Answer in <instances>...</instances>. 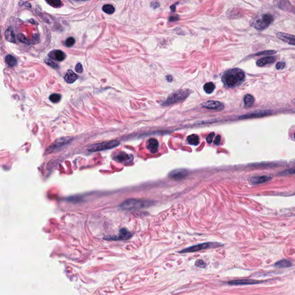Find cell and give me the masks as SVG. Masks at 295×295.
<instances>
[{
    "instance_id": "cell-1",
    "label": "cell",
    "mask_w": 295,
    "mask_h": 295,
    "mask_svg": "<svg viewBox=\"0 0 295 295\" xmlns=\"http://www.w3.org/2000/svg\"><path fill=\"white\" fill-rule=\"evenodd\" d=\"M245 74L239 68H233L225 71L221 76V80L228 88H233L238 86L244 81Z\"/></svg>"
},
{
    "instance_id": "cell-2",
    "label": "cell",
    "mask_w": 295,
    "mask_h": 295,
    "mask_svg": "<svg viewBox=\"0 0 295 295\" xmlns=\"http://www.w3.org/2000/svg\"><path fill=\"white\" fill-rule=\"evenodd\" d=\"M154 203L155 201L152 200L129 199L122 203L120 205V208L124 210H136L151 206Z\"/></svg>"
},
{
    "instance_id": "cell-3",
    "label": "cell",
    "mask_w": 295,
    "mask_h": 295,
    "mask_svg": "<svg viewBox=\"0 0 295 295\" xmlns=\"http://www.w3.org/2000/svg\"><path fill=\"white\" fill-rule=\"evenodd\" d=\"M222 246H223V244L218 243V242H206V243L198 244L197 245L186 248L179 251V252L183 253V254L188 253V252H197V251L202 250L207 248H212L220 247Z\"/></svg>"
},
{
    "instance_id": "cell-4",
    "label": "cell",
    "mask_w": 295,
    "mask_h": 295,
    "mask_svg": "<svg viewBox=\"0 0 295 295\" xmlns=\"http://www.w3.org/2000/svg\"><path fill=\"white\" fill-rule=\"evenodd\" d=\"M119 144V142L118 141H105L103 142L91 145L87 148V149L89 152L101 151L114 148L118 146Z\"/></svg>"
},
{
    "instance_id": "cell-5",
    "label": "cell",
    "mask_w": 295,
    "mask_h": 295,
    "mask_svg": "<svg viewBox=\"0 0 295 295\" xmlns=\"http://www.w3.org/2000/svg\"><path fill=\"white\" fill-rule=\"evenodd\" d=\"M273 16L270 14H263L258 17L253 23L252 26L258 30H265L273 22Z\"/></svg>"
},
{
    "instance_id": "cell-6",
    "label": "cell",
    "mask_w": 295,
    "mask_h": 295,
    "mask_svg": "<svg viewBox=\"0 0 295 295\" xmlns=\"http://www.w3.org/2000/svg\"><path fill=\"white\" fill-rule=\"evenodd\" d=\"M188 94L189 93H188V90L176 92L172 94L169 98H168V99L162 103V105H170L177 102L181 101L187 98Z\"/></svg>"
},
{
    "instance_id": "cell-7",
    "label": "cell",
    "mask_w": 295,
    "mask_h": 295,
    "mask_svg": "<svg viewBox=\"0 0 295 295\" xmlns=\"http://www.w3.org/2000/svg\"><path fill=\"white\" fill-rule=\"evenodd\" d=\"M132 236V233L130 232L127 229L123 228L119 230V234L117 236H112L106 239L111 240H124L129 239L130 238H131Z\"/></svg>"
},
{
    "instance_id": "cell-8",
    "label": "cell",
    "mask_w": 295,
    "mask_h": 295,
    "mask_svg": "<svg viewBox=\"0 0 295 295\" xmlns=\"http://www.w3.org/2000/svg\"><path fill=\"white\" fill-rule=\"evenodd\" d=\"M202 106L208 109L216 110H221L224 109V104H222L221 103L218 101H213V100L208 101L207 102L203 103Z\"/></svg>"
},
{
    "instance_id": "cell-9",
    "label": "cell",
    "mask_w": 295,
    "mask_h": 295,
    "mask_svg": "<svg viewBox=\"0 0 295 295\" xmlns=\"http://www.w3.org/2000/svg\"><path fill=\"white\" fill-rule=\"evenodd\" d=\"M188 174V172L187 170L184 169H179V170H173L171 172H170V178L173 179L175 180H181L186 177Z\"/></svg>"
},
{
    "instance_id": "cell-10",
    "label": "cell",
    "mask_w": 295,
    "mask_h": 295,
    "mask_svg": "<svg viewBox=\"0 0 295 295\" xmlns=\"http://www.w3.org/2000/svg\"><path fill=\"white\" fill-rule=\"evenodd\" d=\"M276 35L280 39H281V41H284V42L295 46V36L294 35L280 32H277L276 33Z\"/></svg>"
},
{
    "instance_id": "cell-11",
    "label": "cell",
    "mask_w": 295,
    "mask_h": 295,
    "mask_svg": "<svg viewBox=\"0 0 295 295\" xmlns=\"http://www.w3.org/2000/svg\"><path fill=\"white\" fill-rule=\"evenodd\" d=\"M272 177L271 176L269 175H263V176H257V177H253L250 179V182L251 184H262L263 183H265L268 181H270Z\"/></svg>"
},
{
    "instance_id": "cell-12",
    "label": "cell",
    "mask_w": 295,
    "mask_h": 295,
    "mask_svg": "<svg viewBox=\"0 0 295 295\" xmlns=\"http://www.w3.org/2000/svg\"><path fill=\"white\" fill-rule=\"evenodd\" d=\"M261 282L259 281L243 279V280H239L231 281L228 282V284L231 285H245L259 284Z\"/></svg>"
},
{
    "instance_id": "cell-13",
    "label": "cell",
    "mask_w": 295,
    "mask_h": 295,
    "mask_svg": "<svg viewBox=\"0 0 295 295\" xmlns=\"http://www.w3.org/2000/svg\"><path fill=\"white\" fill-rule=\"evenodd\" d=\"M159 147V144L158 141L155 138H150L148 142V149L152 153H156Z\"/></svg>"
},
{
    "instance_id": "cell-14",
    "label": "cell",
    "mask_w": 295,
    "mask_h": 295,
    "mask_svg": "<svg viewBox=\"0 0 295 295\" xmlns=\"http://www.w3.org/2000/svg\"><path fill=\"white\" fill-rule=\"evenodd\" d=\"M114 160L118 162H129L133 160V157L124 152H120L115 156Z\"/></svg>"
},
{
    "instance_id": "cell-15",
    "label": "cell",
    "mask_w": 295,
    "mask_h": 295,
    "mask_svg": "<svg viewBox=\"0 0 295 295\" xmlns=\"http://www.w3.org/2000/svg\"><path fill=\"white\" fill-rule=\"evenodd\" d=\"M270 114H271V112L269 111H265L251 113L250 114L242 115V116H240L239 118L240 119H247V118H259V117H262L268 115Z\"/></svg>"
},
{
    "instance_id": "cell-16",
    "label": "cell",
    "mask_w": 295,
    "mask_h": 295,
    "mask_svg": "<svg viewBox=\"0 0 295 295\" xmlns=\"http://www.w3.org/2000/svg\"><path fill=\"white\" fill-rule=\"evenodd\" d=\"M70 138L67 137V138H59L58 140H57L54 142V144L52 145V147H50V148H52V149L54 150L56 148H59L61 147H63L70 141Z\"/></svg>"
},
{
    "instance_id": "cell-17",
    "label": "cell",
    "mask_w": 295,
    "mask_h": 295,
    "mask_svg": "<svg viewBox=\"0 0 295 295\" xmlns=\"http://www.w3.org/2000/svg\"><path fill=\"white\" fill-rule=\"evenodd\" d=\"M78 75L74 73L72 70H68L65 75V80L68 83H73L78 79Z\"/></svg>"
},
{
    "instance_id": "cell-18",
    "label": "cell",
    "mask_w": 295,
    "mask_h": 295,
    "mask_svg": "<svg viewBox=\"0 0 295 295\" xmlns=\"http://www.w3.org/2000/svg\"><path fill=\"white\" fill-rule=\"evenodd\" d=\"M275 61V58L273 57H266L259 59L257 62V65L259 67H264L268 64L273 63Z\"/></svg>"
},
{
    "instance_id": "cell-19",
    "label": "cell",
    "mask_w": 295,
    "mask_h": 295,
    "mask_svg": "<svg viewBox=\"0 0 295 295\" xmlns=\"http://www.w3.org/2000/svg\"><path fill=\"white\" fill-rule=\"evenodd\" d=\"M244 106L246 108L250 107L253 106L254 103V98L251 95H246L244 97Z\"/></svg>"
},
{
    "instance_id": "cell-20",
    "label": "cell",
    "mask_w": 295,
    "mask_h": 295,
    "mask_svg": "<svg viewBox=\"0 0 295 295\" xmlns=\"http://www.w3.org/2000/svg\"><path fill=\"white\" fill-rule=\"evenodd\" d=\"M53 52V58L58 61H62L65 58V54L61 50H57Z\"/></svg>"
},
{
    "instance_id": "cell-21",
    "label": "cell",
    "mask_w": 295,
    "mask_h": 295,
    "mask_svg": "<svg viewBox=\"0 0 295 295\" xmlns=\"http://www.w3.org/2000/svg\"><path fill=\"white\" fill-rule=\"evenodd\" d=\"M5 62L9 67H13L18 63L16 58L12 55H8L5 57Z\"/></svg>"
},
{
    "instance_id": "cell-22",
    "label": "cell",
    "mask_w": 295,
    "mask_h": 295,
    "mask_svg": "<svg viewBox=\"0 0 295 295\" xmlns=\"http://www.w3.org/2000/svg\"><path fill=\"white\" fill-rule=\"evenodd\" d=\"M274 266L277 268H289L291 266L292 262L287 259H283V260H281L280 261L276 262Z\"/></svg>"
},
{
    "instance_id": "cell-23",
    "label": "cell",
    "mask_w": 295,
    "mask_h": 295,
    "mask_svg": "<svg viewBox=\"0 0 295 295\" xmlns=\"http://www.w3.org/2000/svg\"><path fill=\"white\" fill-rule=\"evenodd\" d=\"M188 141L189 144L192 145H197L199 143V138L198 136L196 134H192L188 137Z\"/></svg>"
},
{
    "instance_id": "cell-24",
    "label": "cell",
    "mask_w": 295,
    "mask_h": 295,
    "mask_svg": "<svg viewBox=\"0 0 295 295\" xmlns=\"http://www.w3.org/2000/svg\"><path fill=\"white\" fill-rule=\"evenodd\" d=\"M5 37L6 38L7 40L11 42H15V37L14 32H13L12 30L11 29H8L5 32Z\"/></svg>"
},
{
    "instance_id": "cell-25",
    "label": "cell",
    "mask_w": 295,
    "mask_h": 295,
    "mask_svg": "<svg viewBox=\"0 0 295 295\" xmlns=\"http://www.w3.org/2000/svg\"><path fill=\"white\" fill-rule=\"evenodd\" d=\"M215 85L213 82H208L203 86V89L206 93L210 94L214 91Z\"/></svg>"
},
{
    "instance_id": "cell-26",
    "label": "cell",
    "mask_w": 295,
    "mask_h": 295,
    "mask_svg": "<svg viewBox=\"0 0 295 295\" xmlns=\"http://www.w3.org/2000/svg\"><path fill=\"white\" fill-rule=\"evenodd\" d=\"M102 9L105 13H106L108 15H111V14H112L114 12H115V8L112 5H110V4H106V5H104L103 8H102Z\"/></svg>"
},
{
    "instance_id": "cell-27",
    "label": "cell",
    "mask_w": 295,
    "mask_h": 295,
    "mask_svg": "<svg viewBox=\"0 0 295 295\" xmlns=\"http://www.w3.org/2000/svg\"><path fill=\"white\" fill-rule=\"evenodd\" d=\"M61 95L58 94V93H53L49 97V99L50 100V101L52 103H58L60 101V100H61Z\"/></svg>"
},
{
    "instance_id": "cell-28",
    "label": "cell",
    "mask_w": 295,
    "mask_h": 295,
    "mask_svg": "<svg viewBox=\"0 0 295 295\" xmlns=\"http://www.w3.org/2000/svg\"><path fill=\"white\" fill-rule=\"evenodd\" d=\"M47 2L50 5L54 7H58L61 5V0H47Z\"/></svg>"
},
{
    "instance_id": "cell-29",
    "label": "cell",
    "mask_w": 295,
    "mask_h": 295,
    "mask_svg": "<svg viewBox=\"0 0 295 295\" xmlns=\"http://www.w3.org/2000/svg\"><path fill=\"white\" fill-rule=\"evenodd\" d=\"M75 43V39L72 37H70L68 38L65 42V45L67 47H72Z\"/></svg>"
},
{
    "instance_id": "cell-30",
    "label": "cell",
    "mask_w": 295,
    "mask_h": 295,
    "mask_svg": "<svg viewBox=\"0 0 295 295\" xmlns=\"http://www.w3.org/2000/svg\"><path fill=\"white\" fill-rule=\"evenodd\" d=\"M195 265H196V266H197V267H198V268H205V266H206V263L203 262L202 260H201V259H198V260H197L196 261Z\"/></svg>"
},
{
    "instance_id": "cell-31",
    "label": "cell",
    "mask_w": 295,
    "mask_h": 295,
    "mask_svg": "<svg viewBox=\"0 0 295 295\" xmlns=\"http://www.w3.org/2000/svg\"><path fill=\"white\" fill-rule=\"evenodd\" d=\"M275 53H276V51H274V50H268V51H264V52H258L257 54H256V55H272V54H275Z\"/></svg>"
},
{
    "instance_id": "cell-32",
    "label": "cell",
    "mask_w": 295,
    "mask_h": 295,
    "mask_svg": "<svg viewBox=\"0 0 295 295\" xmlns=\"http://www.w3.org/2000/svg\"><path fill=\"white\" fill-rule=\"evenodd\" d=\"M214 135H215V133L214 132H212L210 133L208 136L207 137V142L209 143V144H210L213 141V138H214Z\"/></svg>"
},
{
    "instance_id": "cell-33",
    "label": "cell",
    "mask_w": 295,
    "mask_h": 295,
    "mask_svg": "<svg viewBox=\"0 0 295 295\" xmlns=\"http://www.w3.org/2000/svg\"><path fill=\"white\" fill-rule=\"evenodd\" d=\"M45 62L49 66L52 67V68H57L58 67L57 64H56L54 62L50 60V59H46L45 60Z\"/></svg>"
},
{
    "instance_id": "cell-34",
    "label": "cell",
    "mask_w": 295,
    "mask_h": 295,
    "mask_svg": "<svg viewBox=\"0 0 295 295\" xmlns=\"http://www.w3.org/2000/svg\"><path fill=\"white\" fill-rule=\"evenodd\" d=\"M75 70H76V72H77L78 73H81L82 72L83 68H82L81 63H78L76 65V66L75 67Z\"/></svg>"
},
{
    "instance_id": "cell-35",
    "label": "cell",
    "mask_w": 295,
    "mask_h": 295,
    "mask_svg": "<svg viewBox=\"0 0 295 295\" xmlns=\"http://www.w3.org/2000/svg\"><path fill=\"white\" fill-rule=\"evenodd\" d=\"M285 63L282 62H278L277 63L276 65L277 69H278V70L282 69L285 68Z\"/></svg>"
},
{
    "instance_id": "cell-36",
    "label": "cell",
    "mask_w": 295,
    "mask_h": 295,
    "mask_svg": "<svg viewBox=\"0 0 295 295\" xmlns=\"http://www.w3.org/2000/svg\"><path fill=\"white\" fill-rule=\"evenodd\" d=\"M282 175H286V174H295V169H292V170H287L281 173Z\"/></svg>"
},
{
    "instance_id": "cell-37",
    "label": "cell",
    "mask_w": 295,
    "mask_h": 295,
    "mask_svg": "<svg viewBox=\"0 0 295 295\" xmlns=\"http://www.w3.org/2000/svg\"><path fill=\"white\" fill-rule=\"evenodd\" d=\"M220 140H221V137H220V136L219 135H218L216 137L215 139H214V144L216 145H218V144H220Z\"/></svg>"
},
{
    "instance_id": "cell-38",
    "label": "cell",
    "mask_w": 295,
    "mask_h": 295,
    "mask_svg": "<svg viewBox=\"0 0 295 295\" xmlns=\"http://www.w3.org/2000/svg\"><path fill=\"white\" fill-rule=\"evenodd\" d=\"M167 80L168 81H171L172 80V78L171 76H167Z\"/></svg>"
},
{
    "instance_id": "cell-39",
    "label": "cell",
    "mask_w": 295,
    "mask_h": 295,
    "mask_svg": "<svg viewBox=\"0 0 295 295\" xmlns=\"http://www.w3.org/2000/svg\"><path fill=\"white\" fill-rule=\"evenodd\" d=\"M79 1H87V0H79Z\"/></svg>"
},
{
    "instance_id": "cell-40",
    "label": "cell",
    "mask_w": 295,
    "mask_h": 295,
    "mask_svg": "<svg viewBox=\"0 0 295 295\" xmlns=\"http://www.w3.org/2000/svg\"><path fill=\"white\" fill-rule=\"evenodd\" d=\"M294 137H295V134H294Z\"/></svg>"
}]
</instances>
